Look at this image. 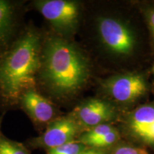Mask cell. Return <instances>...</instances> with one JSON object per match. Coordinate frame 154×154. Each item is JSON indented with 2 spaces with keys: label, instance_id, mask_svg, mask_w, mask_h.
<instances>
[{
  "label": "cell",
  "instance_id": "30bf717a",
  "mask_svg": "<svg viewBox=\"0 0 154 154\" xmlns=\"http://www.w3.org/2000/svg\"><path fill=\"white\" fill-rule=\"evenodd\" d=\"M17 14L16 4L0 0V54L14 40L18 22Z\"/></svg>",
  "mask_w": 154,
  "mask_h": 154
},
{
  "label": "cell",
  "instance_id": "e0dca14e",
  "mask_svg": "<svg viewBox=\"0 0 154 154\" xmlns=\"http://www.w3.org/2000/svg\"><path fill=\"white\" fill-rule=\"evenodd\" d=\"M3 117H4V115H2L0 116V128H1V126H2V120H3ZM1 130H0V134H1Z\"/></svg>",
  "mask_w": 154,
  "mask_h": 154
},
{
  "label": "cell",
  "instance_id": "7a4b0ae2",
  "mask_svg": "<svg viewBox=\"0 0 154 154\" xmlns=\"http://www.w3.org/2000/svg\"><path fill=\"white\" fill-rule=\"evenodd\" d=\"M44 35L26 27L0 54V96L6 103L18 104L21 95L36 88Z\"/></svg>",
  "mask_w": 154,
  "mask_h": 154
},
{
  "label": "cell",
  "instance_id": "5b68a950",
  "mask_svg": "<svg viewBox=\"0 0 154 154\" xmlns=\"http://www.w3.org/2000/svg\"><path fill=\"white\" fill-rule=\"evenodd\" d=\"M102 43L109 51L118 55H128L134 49L135 36L128 26L117 19L103 17L98 23Z\"/></svg>",
  "mask_w": 154,
  "mask_h": 154
},
{
  "label": "cell",
  "instance_id": "6da1fadb",
  "mask_svg": "<svg viewBox=\"0 0 154 154\" xmlns=\"http://www.w3.org/2000/svg\"><path fill=\"white\" fill-rule=\"evenodd\" d=\"M91 69L78 47L57 34L44 35L38 84L54 97L74 96L86 85Z\"/></svg>",
  "mask_w": 154,
  "mask_h": 154
},
{
  "label": "cell",
  "instance_id": "ac0fdd59",
  "mask_svg": "<svg viewBox=\"0 0 154 154\" xmlns=\"http://www.w3.org/2000/svg\"><path fill=\"white\" fill-rule=\"evenodd\" d=\"M153 72H154V67H153Z\"/></svg>",
  "mask_w": 154,
  "mask_h": 154
},
{
  "label": "cell",
  "instance_id": "4fadbf2b",
  "mask_svg": "<svg viewBox=\"0 0 154 154\" xmlns=\"http://www.w3.org/2000/svg\"><path fill=\"white\" fill-rule=\"evenodd\" d=\"M119 139V134L116 130L104 135L102 137L98 138L90 144L88 147L96 148V149H102L111 146Z\"/></svg>",
  "mask_w": 154,
  "mask_h": 154
},
{
  "label": "cell",
  "instance_id": "52a82bcc",
  "mask_svg": "<svg viewBox=\"0 0 154 154\" xmlns=\"http://www.w3.org/2000/svg\"><path fill=\"white\" fill-rule=\"evenodd\" d=\"M102 87L115 100L122 103L136 101L147 91V84L142 75L126 74L103 81Z\"/></svg>",
  "mask_w": 154,
  "mask_h": 154
},
{
  "label": "cell",
  "instance_id": "5bb4252c",
  "mask_svg": "<svg viewBox=\"0 0 154 154\" xmlns=\"http://www.w3.org/2000/svg\"><path fill=\"white\" fill-rule=\"evenodd\" d=\"M113 154H149L146 150L134 146H124L117 148Z\"/></svg>",
  "mask_w": 154,
  "mask_h": 154
},
{
  "label": "cell",
  "instance_id": "7c38bea8",
  "mask_svg": "<svg viewBox=\"0 0 154 154\" xmlns=\"http://www.w3.org/2000/svg\"><path fill=\"white\" fill-rule=\"evenodd\" d=\"M86 148L87 146L77 140L47 150V154H80Z\"/></svg>",
  "mask_w": 154,
  "mask_h": 154
},
{
  "label": "cell",
  "instance_id": "9c48e42d",
  "mask_svg": "<svg viewBox=\"0 0 154 154\" xmlns=\"http://www.w3.org/2000/svg\"><path fill=\"white\" fill-rule=\"evenodd\" d=\"M128 124L136 137L144 143L154 145V106L138 108L131 116Z\"/></svg>",
  "mask_w": 154,
  "mask_h": 154
},
{
  "label": "cell",
  "instance_id": "3957f363",
  "mask_svg": "<svg viewBox=\"0 0 154 154\" xmlns=\"http://www.w3.org/2000/svg\"><path fill=\"white\" fill-rule=\"evenodd\" d=\"M32 5L58 35H69L76 30L80 17V5L76 2L36 0Z\"/></svg>",
  "mask_w": 154,
  "mask_h": 154
},
{
  "label": "cell",
  "instance_id": "277c9868",
  "mask_svg": "<svg viewBox=\"0 0 154 154\" xmlns=\"http://www.w3.org/2000/svg\"><path fill=\"white\" fill-rule=\"evenodd\" d=\"M83 128L72 116L57 117L49 123L39 136L29 139L27 146L33 149L46 151L76 140Z\"/></svg>",
  "mask_w": 154,
  "mask_h": 154
},
{
  "label": "cell",
  "instance_id": "ba28073f",
  "mask_svg": "<svg viewBox=\"0 0 154 154\" xmlns=\"http://www.w3.org/2000/svg\"><path fill=\"white\" fill-rule=\"evenodd\" d=\"M114 114V109L108 102L99 99H90L79 105L71 116L83 128L89 129L111 120Z\"/></svg>",
  "mask_w": 154,
  "mask_h": 154
},
{
  "label": "cell",
  "instance_id": "2e32d148",
  "mask_svg": "<svg viewBox=\"0 0 154 154\" xmlns=\"http://www.w3.org/2000/svg\"><path fill=\"white\" fill-rule=\"evenodd\" d=\"M80 154H106L104 150L102 149H96V148L87 147Z\"/></svg>",
  "mask_w": 154,
  "mask_h": 154
},
{
  "label": "cell",
  "instance_id": "9a60e30c",
  "mask_svg": "<svg viewBox=\"0 0 154 154\" xmlns=\"http://www.w3.org/2000/svg\"><path fill=\"white\" fill-rule=\"evenodd\" d=\"M145 15L146 17L148 24L154 38V8H149L145 11Z\"/></svg>",
  "mask_w": 154,
  "mask_h": 154
},
{
  "label": "cell",
  "instance_id": "8992f818",
  "mask_svg": "<svg viewBox=\"0 0 154 154\" xmlns=\"http://www.w3.org/2000/svg\"><path fill=\"white\" fill-rule=\"evenodd\" d=\"M18 104L26 113L38 131L43 132L48 124L57 118L53 102L38 91L30 88L19 97Z\"/></svg>",
  "mask_w": 154,
  "mask_h": 154
},
{
  "label": "cell",
  "instance_id": "8fae6325",
  "mask_svg": "<svg viewBox=\"0 0 154 154\" xmlns=\"http://www.w3.org/2000/svg\"><path fill=\"white\" fill-rule=\"evenodd\" d=\"M0 154H31L29 150L22 143L15 141L0 134Z\"/></svg>",
  "mask_w": 154,
  "mask_h": 154
}]
</instances>
